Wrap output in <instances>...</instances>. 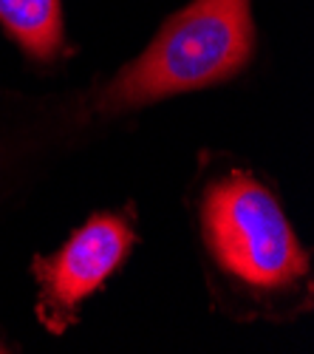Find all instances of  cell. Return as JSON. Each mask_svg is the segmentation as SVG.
I'll return each mask as SVG.
<instances>
[{
	"mask_svg": "<svg viewBox=\"0 0 314 354\" xmlns=\"http://www.w3.org/2000/svg\"><path fill=\"white\" fill-rule=\"evenodd\" d=\"M249 0H193L113 82L102 108L122 111L233 77L252 54Z\"/></svg>",
	"mask_w": 314,
	"mask_h": 354,
	"instance_id": "6da1fadb",
	"label": "cell"
},
{
	"mask_svg": "<svg viewBox=\"0 0 314 354\" xmlns=\"http://www.w3.org/2000/svg\"><path fill=\"white\" fill-rule=\"evenodd\" d=\"M133 247V230L119 216H94L60 252L35 261L40 281V317L51 332L74 320L82 298L97 292Z\"/></svg>",
	"mask_w": 314,
	"mask_h": 354,
	"instance_id": "3957f363",
	"label": "cell"
},
{
	"mask_svg": "<svg viewBox=\"0 0 314 354\" xmlns=\"http://www.w3.org/2000/svg\"><path fill=\"white\" fill-rule=\"evenodd\" d=\"M204 235L215 261L249 286L280 289L308 267L277 198L246 173H233L207 190Z\"/></svg>",
	"mask_w": 314,
	"mask_h": 354,
	"instance_id": "7a4b0ae2",
	"label": "cell"
},
{
	"mask_svg": "<svg viewBox=\"0 0 314 354\" xmlns=\"http://www.w3.org/2000/svg\"><path fill=\"white\" fill-rule=\"evenodd\" d=\"M0 23L37 60H51L60 51V0H0Z\"/></svg>",
	"mask_w": 314,
	"mask_h": 354,
	"instance_id": "277c9868",
	"label": "cell"
}]
</instances>
